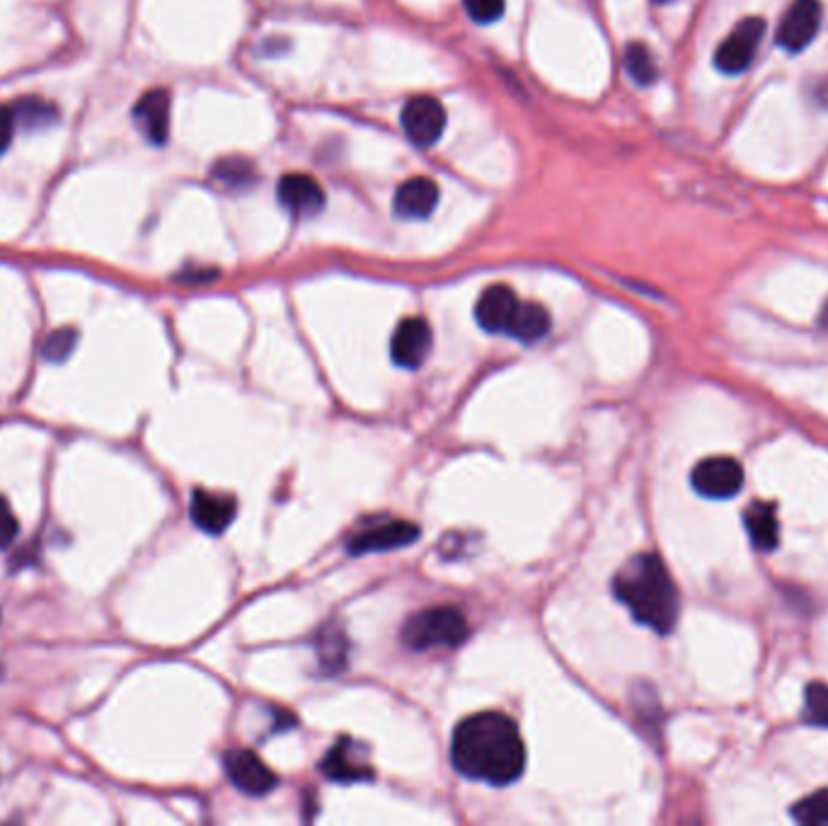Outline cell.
Masks as SVG:
<instances>
[{
    "label": "cell",
    "instance_id": "obj_27",
    "mask_svg": "<svg viewBox=\"0 0 828 826\" xmlns=\"http://www.w3.org/2000/svg\"><path fill=\"white\" fill-rule=\"evenodd\" d=\"M13 133H15L13 109L0 105V155H3L8 151L10 141H13Z\"/></svg>",
    "mask_w": 828,
    "mask_h": 826
},
{
    "label": "cell",
    "instance_id": "obj_1",
    "mask_svg": "<svg viewBox=\"0 0 828 826\" xmlns=\"http://www.w3.org/2000/svg\"><path fill=\"white\" fill-rule=\"evenodd\" d=\"M451 762L463 776L483 783H513L525 768V746L517 722L497 710L465 718L453 732Z\"/></svg>",
    "mask_w": 828,
    "mask_h": 826
},
{
    "label": "cell",
    "instance_id": "obj_21",
    "mask_svg": "<svg viewBox=\"0 0 828 826\" xmlns=\"http://www.w3.org/2000/svg\"><path fill=\"white\" fill-rule=\"evenodd\" d=\"M625 71L630 73L637 85H652L659 75V69L654 63V56L642 42H632L625 49Z\"/></svg>",
    "mask_w": 828,
    "mask_h": 826
},
{
    "label": "cell",
    "instance_id": "obj_19",
    "mask_svg": "<svg viewBox=\"0 0 828 826\" xmlns=\"http://www.w3.org/2000/svg\"><path fill=\"white\" fill-rule=\"evenodd\" d=\"M547 330H551V312L533 300H521L507 334L523 344H531L543 340Z\"/></svg>",
    "mask_w": 828,
    "mask_h": 826
},
{
    "label": "cell",
    "instance_id": "obj_5",
    "mask_svg": "<svg viewBox=\"0 0 828 826\" xmlns=\"http://www.w3.org/2000/svg\"><path fill=\"white\" fill-rule=\"evenodd\" d=\"M693 489L708 499H730L744 487V468L730 456H710L690 473Z\"/></svg>",
    "mask_w": 828,
    "mask_h": 826
},
{
    "label": "cell",
    "instance_id": "obj_16",
    "mask_svg": "<svg viewBox=\"0 0 828 826\" xmlns=\"http://www.w3.org/2000/svg\"><path fill=\"white\" fill-rule=\"evenodd\" d=\"M439 204V185L429 177H410L395 189L393 211L405 221L427 219Z\"/></svg>",
    "mask_w": 828,
    "mask_h": 826
},
{
    "label": "cell",
    "instance_id": "obj_7",
    "mask_svg": "<svg viewBox=\"0 0 828 826\" xmlns=\"http://www.w3.org/2000/svg\"><path fill=\"white\" fill-rule=\"evenodd\" d=\"M824 10L819 0H794L778 27V44L785 51L807 49L819 35Z\"/></svg>",
    "mask_w": 828,
    "mask_h": 826
},
{
    "label": "cell",
    "instance_id": "obj_8",
    "mask_svg": "<svg viewBox=\"0 0 828 826\" xmlns=\"http://www.w3.org/2000/svg\"><path fill=\"white\" fill-rule=\"evenodd\" d=\"M230 783L245 795H267L276 788V776L260 756L250 750H233L223 758Z\"/></svg>",
    "mask_w": 828,
    "mask_h": 826
},
{
    "label": "cell",
    "instance_id": "obj_14",
    "mask_svg": "<svg viewBox=\"0 0 828 826\" xmlns=\"http://www.w3.org/2000/svg\"><path fill=\"white\" fill-rule=\"evenodd\" d=\"M279 202L294 216H316L324 206V192L318 180L306 173H288L276 187Z\"/></svg>",
    "mask_w": 828,
    "mask_h": 826
},
{
    "label": "cell",
    "instance_id": "obj_24",
    "mask_svg": "<svg viewBox=\"0 0 828 826\" xmlns=\"http://www.w3.org/2000/svg\"><path fill=\"white\" fill-rule=\"evenodd\" d=\"M75 340H78V332L73 328L54 330L42 344V356L49 364H63L73 354Z\"/></svg>",
    "mask_w": 828,
    "mask_h": 826
},
{
    "label": "cell",
    "instance_id": "obj_17",
    "mask_svg": "<svg viewBox=\"0 0 828 826\" xmlns=\"http://www.w3.org/2000/svg\"><path fill=\"white\" fill-rule=\"evenodd\" d=\"M744 527L748 531V539H752V543L760 553H770L778 548L780 521L776 515V507L770 505V502H754V505L744 511Z\"/></svg>",
    "mask_w": 828,
    "mask_h": 826
},
{
    "label": "cell",
    "instance_id": "obj_29",
    "mask_svg": "<svg viewBox=\"0 0 828 826\" xmlns=\"http://www.w3.org/2000/svg\"><path fill=\"white\" fill-rule=\"evenodd\" d=\"M821 328L828 330V300L824 304V310H821Z\"/></svg>",
    "mask_w": 828,
    "mask_h": 826
},
{
    "label": "cell",
    "instance_id": "obj_9",
    "mask_svg": "<svg viewBox=\"0 0 828 826\" xmlns=\"http://www.w3.org/2000/svg\"><path fill=\"white\" fill-rule=\"evenodd\" d=\"M434 334L429 322L424 318H405L393 332L390 342V356L402 368H419L431 352Z\"/></svg>",
    "mask_w": 828,
    "mask_h": 826
},
{
    "label": "cell",
    "instance_id": "obj_11",
    "mask_svg": "<svg viewBox=\"0 0 828 826\" xmlns=\"http://www.w3.org/2000/svg\"><path fill=\"white\" fill-rule=\"evenodd\" d=\"M133 121L141 129L145 141L153 146H163L170 137V95L163 87L143 93L133 107Z\"/></svg>",
    "mask_w": 828,
    "mask_h": 826
},
{
    "label": "cell",
    "instance_id": "obj_6",
    "mask_svg": "<svg viewBox=\"0 0 828 826\" xmlns=\"http://www.w3.org/2000/svg\"><path fill=\"white\" fill-rule=\"evenodd\" d=\"M402 129L405 137L419 149H429L441 139L446 129V107L431 95L410 97L402 107Z\"/></svg>",
    "mask_w": 828,
    "mask_h": 826
},
{
    "label": "cell",
    "instance_id": "obj_3",
    "mask_svg": "<svg viewBox=\"0 0 828 826\" xmlns=\"http://www.w3.org/2000/svg\"><path fill=\"white\" fill-rule=\"evenodd\" d=\"M470 628L465 616L453 606H436L422 613H414L402 628V642L414 652L436 650V647L463 645L468 640Z\"/></svg>",
    "mask_w": 828,
    "mask_h": 826
},
{
    "label": "cell",
    "instance_id": "obj_26",
    "mask_svg": "<svg viewBox=\"0 0 828 826\" xmlns=\"http://www.w3.org/2000/svg\"><path fill=\"white\" fill-rule=\"evenodd\" d=\"M20 521L13 515V507L8 505L5 497H0V551L8 548L10 543L17 539Z\"/></svg>",
    "mask_w": 828,
    "mask_h": 826
},
{
    "label": "cell",
    "instance_id": "obj_25",
    "mask_svg": "<svg viewBox=\"0 0 828 826\" xmlns=\"http://www.w3.org/2000/svg\"><path fill=\"white\" fill-rule=\"evenodd\" d=\"M507 0H463L465 13L473 17L480 25H489L505 15Z\"/></svg>",
    "mask_w": 828,
    "mask_h": 826
},
{
    "label": "cell",
    "instance_id": "obj_22",
    "mask_svg": "<svg viewBox=\"0 0 828 826\" xmlns=\"http://www.w3.org/2000/svg\"><path fill=\"white\" fill-rule=\"evenodd\" d=\"M792 817L800 824L828 826V788L814 792L792 807Z\"/></svg>",
    "mask_w": 828,
    "mask_h": 826
},
{
    "label": "cell",
    "instance_id": "obj_20",
    "mask_svg": "<svg viewBox=\"0 0 828 826\" xmlns=\"http://www.w3.org/2000/svg\"><path fill=\"white\" fill-rule=\"evenodd\" d=\"M211 177H214V182H218L221 187L248 189L257 180V170L248 158H243V155H230V158H221L214 165Z\"/></svg>",
    "mask_w": 828,
    "mask_h": 826
},
{
    "label": "cell",
    "instance_id": "obj_15",
    "mask_svg": "<svg viewBox=\"0 0 828 826\" xmlns=\"http://www.w3.org/2000/svg\"><path fill=\"white\" fill-rule=\"evenodd\" d=\"M322 774L340 783H356V780L374 778V768L368 764L366 752L352 740H340L322 758Z\"/></svg>",
    "mask_w": 828,
    "mask_h": 826
},
{
    "label": "cell",
    "instance_id": "obj_10",
    "mask_svg": "<svg viewBox=\"0 0 828 826\" xmlns=\"http://www.w3.org/2000/svg\"><path fill=\"white\" fill-rule=\"evenodd\" d=\"M419 539V527H414L412 521L395 519L378 523V527L366 529L362 533L352 535L350 553L352 555H366V553H386L395 548H405V545Z\"/></svg>",
    "mask_w": 828,
    "mask_h": 826
},
{
    "label": "cell",
    "instance_id": "obj_30",
    "mask_svg": "<svg viewBox=\"0 0 828 826\" xmlns=\"http://www.w3.org/2000/svg\"><path fill=\"white\" fill-rule=\"evenodd\" d=\"M654 3H671V0H654Z\"/></svg>",
    "mask_w": 828,
    "mask_h": 826
},
{
    "label": "cell",
    "instance_id": "obj_18",
    "mask_svg": "<svg viewBox=\"0 0 828 826\" xmlns=\"http://www.w3.org/2000/svg\"><path fill=\"white\" fill-rule=\"evenodd\" d=\"M10 109H13L15 127L27 133L47 131L54 125H59V107L44 97H35V95L20 97Z\"/></svg>",
    "mask_w": 828,
    "mask_h": 826
},
{
    "label": "cell",
    "instance_id": "obj_13",
    "mask_svg": "<svg viewBox=\"0 0 828 826\" xmlns=\"http://www.w3.org/2000/svg\"><path fill=\"white\" fill-rule=\"evenodd\" d=\"M235 511H238V502L230 495L209 493V489H194L192 505H189L192 521L211 535H221L226 531L235 519Z\"/></svg>",
    "mask_w": 828,
    "mask_h": 826
},
{
    "label": "cell",
    "instance_id": "obj_4",
    "mask_svg": "<svg viewBox=\"0 0 828 826\" xmlns=\"http://www.w3.org/2000/svg\"><path fill=\"white\" fill-rule=\"evenodd\" d=\"M766 35L764 17H746L726 35V39L714 51V66L726 75H738L752 66L758 51V44Z\"/></svg>",
    "mask_w": 828,
    "mask_h": 826
},
{
    "label": "cell",
    "instance_id": "obj_28",
    "mask_svg": "<svg viewBox=\"0 0 828 826\" xmlns=\"http://www.w3.org/2000/svg\"><path fill=\"white\" fill-rule=\"evenodd\" d=\"M211 276H216V272H185V274H180L182 282H192V279L194 282H204V279H211Z\"/></svg>",
    "mask_w": 828,
    "mask_h": 826
},
{
    "label": "cell",
    "instance_id": "obj_12",
    "mask_svg": "<svg viewBox=\"0 0 828 826\" xmlns=\"http://www.w3.org/2000/svg\"><path fill=\"white\" fill-rule=\"evenodd\" d=\"M519 296L513 294V288L505 284H495L483 292V296L477 298L475 306V318L480 322V328L487 332H509L511 320L517 316L519 310Z\"/></svg>",
    "mask_w": 828,
    "mask_h": 826
},
{
    "label": "cell",
    "instance_id": "obj_2",
    "mask_svg": "<svg viewBox=\"0 0 828 826\" xmlns=\"http://www.w3.org/2000/svg\"><path fill=\"white\" fill-rule=\"evenodd\" d=\"M615 599L647 628L666 635L678 621V589L657 553H640L625 563L613 579Z\"/></svg>",
    "mask_w": 828,
    "mask_h": 826
},
{
    "label": "cell",
    "instance_id": "obj_23",
    "mask_svg": "<svg viewBox=\"0 0 828 826\" xmlns=\"http://www.w3.org/2000/svg\"><path fill=\"white\" fill-rule=\"evenodd\" d=\"M804 720L828 730V684L814 681L804 691Z\"/></svg>",
    "mask_w": 828,
    "mask_h": 826
}]
</instances>
